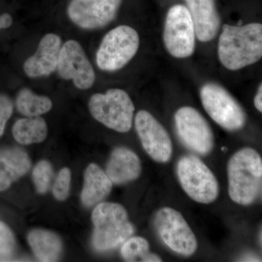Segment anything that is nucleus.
Returning <instances> with one entry per match:
<instances>
[{
	"mask_svg": "<svg viewBox=\"0 0 262 262\" xmlns=\"http://www.w3.org/2000/svg\"><path fill=\"white\" fill-rule=\"evenodd\" d=\"M0 29H3V27H2L1 24V19H0Z\"/></svg>",
	"mask_w": 262,
	"mask_h": 262,
	"instance_id": "obj_30",
	"label": "nucleus"
},
{
	"mask_svg": "<svg viewBox=\"0 0 262 262\" xmlns=\"http://www.w3.org/2000/svg\"><path fill=\"white\" fill-rule=\"evenodd\" d=\"M254 105L258 112H262V84H260L258 88L257 94L255 96Z\"/></svg>",
	"mask_w": 262,
	"mask_h": 262,
	"instance_id": "obj_27",
	"label": "nucleus"
},
{
	"mask_svg": "<svg viewBox=\"0 0 262 262\" xmlns=\"http://www.w3.org/2000/svg\"><path fill=\"white\" fill-rule=\"evenodd\" d=\"M229 198L239 205L249 206L261 195L262 160L252 148L239 150L228 163Z\"/></svg>",
	"mask_w": 262,
	"mask_h": 262,
	"instance_id": "obj_2",
	"label": "nucleus"
},
{
	"mask_svg": "<svg viewBox=\"0 0 262 262\" xmlns=\"http://www.w3.org/2000/svg\"><path fill=\"white\" fill-rule=\"evenodd\" d=\"M176 128L179 139L188 149L202 155L211 152L213 134L208 122L199 112L190 106L179 108L175 115Z\"/></svg>",
	"mask_w": 262,
	"mask_h": 262,
	"instance_id": "obj_10",
	"label": "nucleus"
},
{
	"mask_svg": "<svg viewBox=\"0 0 262 262\" xmlns=\"http://www.w3.org/2000/svg\"><path fill=\"white\" fill-rule=\"evenodd\" d=\"M121 255L126 261H163L158 255L150 252L149 243L141 237H129L122 244Z\"/></svg>",
	"mask_w": 262,
	"mask_h": 262,
	"instance_id": "obj_22",
	"label": "nucleus"
},
{
	"mask_svg": "<svg viewBox=\"0 0 262 262\" xmlns=\"http://www.w3.org/2000/svg\"><path fill=\"white\" fill-rule=\"evenodd\" d=\"M12 132L15 140L19 144H39L47 138L48 125L42 117H27L17 120Z\"/></svg>",
	"mask_w": 262,
	"mask_h": 262,
	"instance_id": "obj_20",
	"label": "nucleus"
},
{
	"mask_svg": "<svg viewBox=\"0 0 262 262\" xmlns=\"http://www.w3.org/2000/svg\"><path fill=\"white\" fill-rule=\"evenodd\" d=\"M31 167L29 155L17 147L0 149V175L13 183L27 173Z\"/></svg>",
	"mask_w": 262,
	"mask_h": 262,
	"instance_id": "obj_19",
	"label": "nucleus"
},
{
	"mask_svg": "<svg viewBox=\"0 0 262 262\" xmlns=\"http://www.w3.org/2000/svg\"><path fill=\"white\" fill-rule=\"evenodd\" d=\"M113 183L98 165L90 164L84 170L81 201L85 207L101 203L111 192Z\"/></svg>",
	"mask_w": 262,
	"mask_h": 262,
	"instance_id": "obj_17",
	"label": "nucleus"
},
{
	"mask_svg": "<svg viewBox=\"0 0 262 262\" xmlns=\"http://www.w3.org/2000/svg\"><path fill=\"white\" fill-rule=\"evenodd\" d=\"M57 71L64 80L73 81L76 87L88 90L94 85V68L80 43L69 40L61 46Z\"/></svg>",
	"mask_w": 262,
	"mask_h": 262,
	"instance_id": "obj_11",
	"label": "nucleus"
},
{
	"mask_svg": "<svg viewBox=\"0 0 262 262\" xmlns=\"http://www.w3.org/2000/svg\"><path fill=\"white\" fill-rule=\"evenodd\" d=\"M53 177V166L47 160H41L32 171V180L36 190L39 194H46L51 187Z\"/></svg>",
	"mask_w": 262,
	"mask_h": 262,
	"instance_id": "obj_23",
	"label": "nucleus"
},
{
	"mask_svg": "<svg viewBox=\"0 0 262 262\" xmlns=\"http://www.w3.org/2000/svg\"><path fill=\"white\" fill-rule=\"evenodd\" d=\"M136 132L143 147L155 161L166 163L173 153V145L168 132L152 115L141 110L135 118Z\"/></svg>",
	"mask_w": 262,
	"mask_h": 262,
	"instance_id": "obj_13",
	"label": "nucleus"
},
{
	"mask_svg": "<svg viewBox=\"0 0 262 262\" xmlns=\"http://www.w3.org/2000/svg\"><path fill=\"white\" fill-rule=\"evenodd\" d=\"M15 238L9 227L0 222V256H8L15 248Z\"/></svg>",
	"mask_w": 262,
	"mask_h": 262,
	"instance_id": "obj_25",
	"label": "nucleus"
},
{
	"mask_svg": "<svg viewBox=\"0 0 262 262\" xmlns=\"http://www.w3.org/2000/svg\"><path fill=\"white\" fill-rule=\"evenodd\" d=\"M90 113L95 120L117 132L127 133L132 127L135 106L130 96L121 89H110L90 98Z\"/></svg>",
	"mask_w": 262,
	"mask_h": 262,
	"instance_id": "obj_4",
	"label": "nucleus"
},
{
	"mask_svg": "<svg viewBox=\"0 0 262 262\" xmlns=\"http://www.w3.org/2000/svg\"><path fill=\"white\" fill-rule=\"evenodd\" d=\"M122 0H72L67 8L70 20L84 29L102 28L113 21Z\"/></svg>",
	"mask_w": 262,
	"mask_h": 262,
	"instance_id": "obj_12",
	"label": "nucleus"
},
{
	"mask_svg": "<svg viewBox=\"0 0 262 262\" xmlns=\"http://www.w3.org/2000/svg\"><path fill=\"white\" fill-rule=\"evenodd\" d=\"M13 104L10 98L0 94V137L4 134L5 126L13 114Z\"/></svg>",
	"mask_w": 262,
	"mask_h": 262,
	"instance_id": "obj_26",
	"label": "nucleus"
},
{
	"mask_svg": "<svg viewBox=\"0 0 262 262\" xmlns=\"http://www.w3.org/2000/svg\"><path fill=\"white\" fill-rule=\"evenodd\" d=\"M203 107L212 120L229 131L244 127L246 115L244 108L223 87L215 83H208L201 90Z\"/></svg>",
	"mask_w": 262,
	"mask_h": 262,
	"instance_id": "obj_7",
	"label": "nucleus"
},
{
	"mask_svg": "<svg viewBox=\"0 0 262 262\" xmlns=\"http://www.w3.org/2000/svg\"><path fill=\"white\" fill-rule=\"evenodd\" d=\"M11 184L12 182L10 180L0 175V192L8 189L11 186Z\"/></svg>",
	"mask_w": 262,
	"mask_h": 262,
	"instance_id": "obj_28",
	"label": "nucleus"
},
{
	"mask_svg": "<svg viewBox=\"0 0 262 262\" xmlns=\"http://www.w3.org/2000/svg\"><path fill=\"white\" fill-rule=\"evenodd\" d=\"M177 175L184 192L193 201L209 204L218 198V181L206 164L196 157H182L177 165Z\"/></svg>",
	"mask_w": 262,
	"mask_h": 262,
	"instance_id": "obj_6",
	"label": "nucleus"
},
{
	"mask_svg": "<svg viewBox=\"0 0 262 262\" xmlns=\"http://www.w3.org/2000/svg\"><path fill=\"white\" fill-rule=\"evenodd\" d=\"M28 242L36 257L41 261H56L62 250L61 239L45 229H34L28 234Z\"/></svg>",
	"mask_w": 262,
	"mask_h": 262,
	"instance_id": "obj_18",
	"label": "nucleus"
},
{
	"mask_svg": "<svg viewBox=\"0 0 262 262\" xmlns=\"http://www.w3.org/2000/svg\"><path fill=\"white\" fill-rule=\"evenodd\" d=\"M222 150L223 151H227V147H224V146H223V147L222 148Z\"/></svg>",
	"mask_w": 262,
	"mask_h": 262,
	"instance_id": "obj_29",
	"label": "nucleus"
},
{
	"mask_svg": "<svg viewBox=\"0 0 262 262\" xmlns=\"http://www.w3.org/2000/svg\"><path fill=\"white\" fill-rule=\"evenodd\" d=\"M16 107L24 116L39 117L51 111L53 103L47 96H39L29 89H23L17 96Z\"/></svg>",
	"mask_w": 262,
	"mask_h": 262,
	"instance_id": "obj_21",
	"label": "nucleus"
},
{
	"mask_svg": "<svg viewBox=\"0 0 262 262\" xmlns=\"http://www.w3.org/2000/svg\"><path fill=\"white\" fill-rule=\"evenodd\" d=\"M186 3L194 23L196 37L203 42L212 40L220 27V15L214 0H186Z\"/></svg>",
	"mask_w": 262,
	"mask_h": 262,
	"instance_id": "obj_15",
	"label": "nucleus"
},
{
	"mask_svg": "<svg viewBox=\"0 0 262 262\" xmlns=\"http://www.w3.org/2000/svg\"><path fill=\"white\" fill-rule=\"evenodd\" d=\"M220 61L229 70H239L253 64L262 56V25L225 24L218 46Z\"/></svg>",
	"mask_w": 262,
	"mask_h": 262,
	"instance_id": "obj_1",
	"label": "nucleus"
},
{
	"mask_svg": "<svg viewBox=\"0 0 262 262\" xmlns=\"http://www.w3.org/2000/svg\"><path fill=\"white\" fill-rule=\"evenodd\" d=\"M91 220L94 227L92 244L96 251L115 249L135 232L126 210L118 203H98L93 211Z\"/></svg>",
	"mask_w": 262,
	"mask_h": 262,
	"instance_id": "obj_3",
	"label": "nucleus"
},
{
	"mask_svg": "<svg viewBox=\"0 0 262 262\" xmlns=\"http://www.w3.org/2000/svg\"><path fill=\"white\" fill-rule=\"evenodd\" d=\"M61 39L55 34H46L39 41L37 51L24 63V70L29 77L51 75L57 70Z\"/></svg>",
	"mask_w": 262,
	"mask_h": 262,
	"instance_id": "obj_14",
	"label": "nucleus"
},
{
	"mask_svg": "<svg viewBox=\"0 0 262 262\" xmlns=\"http://www.w3.org/2000/svg\"><path fill=\"white\" fill-rule=\"evenodd\" d=\"M141 163L138 155L125 147L113 150L106 165V173L113 184H126L139 178Z\"/></svg>",
	"mask_w": 262,
	"mask_h": 262,
	"instance_id": "obj_16",
	"label": "nucleus"
},
{
	"mask_svg": "<svg viewBox=\"0 0 262 262\" xmlns=\"http://www.w3.org/2000/svg\"><path fill=\"white\" fill-rule=\"evenodd\" d=\"M155 225L164 244L174 252L184 256L196 252L195 235L179 211L168 207L161 208L155 215Z\"/></svg>",
	"mask_w": 262,
	"mask_h": 262,
	"instance_id": "obj_9",
	"label": "nucleus"
},
{
	"mask_svg": "<svg viewBox=\"0 0 262 262\" xmlns=\"http://www.w3.org/2000/svg\"><path fill=\"white\" fill-rule=\"evenodd\" d=\"M195 29L187 7L176 5L168 10L163 39L167 51L176 58L192 56L195 47Z\"/></svg>",
	"mask_w": 262,
	"mask_h": 262,
	"instance_id": "obj_8",
	"label": "nucleus"
},
{
	"mask_svg": "<svg viewBox=\"0 0 262 262\" xmlns=\"http://www.w3.org/2000/svg\"><path fill=\"white\" fill-rule=\"evenodd\" d=\"M139 47V37L135 29L119 26L103 37L96 53L98 68L106 72L120 70L135 56Z\"/></svg>",
	"mask_w": 262,
	"mask_h": 262,
	"instance_id": "obj_5",
	"label": "nucleus"
},
{
	"mask_svg": "<svg viewBox=\"0 0 262 262\" xmlns=\"http://www.w3.org/2000/svg\"><path fill=\"white\" fill-rule=\"evenodd\" d=\"M71 170L70 168H62L55 180L53 188V194L56 200L64 201L67 199L70 192Z\"/></svg>",
	"mask_w": 262,
	"mask_h": 262,
	"instance_id": "obj_24",
	"label": "nucleus"
}]
</instances>
